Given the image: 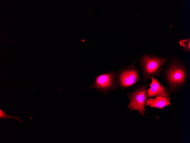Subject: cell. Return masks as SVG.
<instances>
[{
    "label": "cell",
    "instance_id": "277c9868",
    "mask_svg": "<svg viewBox=\"0 0 190 143\" xmlns=\"http://www.w3.org/2000/svg\"><path fill=\"white\" fill-rule=\"evenodd\" d=\"M115 82L113 74L111 72L102 74L97 76L94 83L87 88H95L106 94V92L113 87Z\"/></svg>",
    "mask_w": 190,
    "mask_h": 143
},
{
    "label": "cell",
    "instance_id": "8992f818",
    "mask_svg": "<svg viewBox=\"0 0 190 143\" xmlns=\"http://www.w3.org/2000/svg\"><path fill=\"white\" fill-rule=\"evenodd\" d=\"M150 78L152 82L150 85V88L147 90V97L169 96L170 92L166 87L160 84L153 76H151Z\"/></svg>",
    "mask_w": 190,
    "mask_h": 143
},
{
    "label": "cell",
    "instance_id": "7a4b0ae2",
    "mask_svg": "<svg viewBox=\"0 0 190 143\" xmlns=\"http://www.w3.org/2000/svg\"><path fill=\"white\" fill-rule=\"evenodd\" d=\"M165 58L148 55L143 56L141 60L144 76V81L152 76H158L162 70L164 64L166 62Z\"/></svg>",
    "mask_w": 190,
    "mask_h": 143
},
{
    "label": "cell",
    "instance_id": "9c48e42d",
    "mask_svg": "<svg viewBox=\"0 0 190 143\" xmlns=\"http://www.w3.org/2000/svg\"><path fill=\"white\" fill-rule=\"evenodd\" d=\"M15 118L16 119H18L19 121L22 122V121L18 118V117H15L13 116H10L6 113H5L4 111L1 109H0V119H7V118Z\"/></svg>",
    "mask_w": 190,
    "mask_h": 143
},
{
    "label": "cell",
    "instance_id": "5b68a950",
    "mask_svg": "<svg viewBox=\"0 0 190 143\" xmlns=\"http://www.w3.org/2000/svg\"><path fill=\"white\" fill-rule=\"evenodd\" d=\"M139 79V72L133 66L125 69L121 74L119 81L121 85L124 87L131 86Z\"/></svg>",
    "mask_w": 190,
    "mask_h": 143
},
{
    "label": "cell",
    "instance_id": "52a82bcc",
    "mask_svg": "<svg viewBox=\"0 0 190 143\" xmlns=\"http://www.w3.org/2000/svg\"><path fill=\"white\" fill-rule=\"evenodd\" d=\"M170 100L171 97L169 96L165 97L158 96L154 98L150 97L146 99L145 105L149 106L152 108L162 109L164 107L170 104Z\"/></svg>",
    "mask_w": 190,
    "mask_h": 143
},
{
    "label": "cell",
    "instance_id": "6da1fadb",
    "mask_svg": "<svg viewBox=\"0 0 190 143\" xmlns=\"http://www.w3.org/2000/svg\"><path fill=\"white\" fill-rule=\"evenodd\" d=\"M164 76L172 90L186 83L189 76L186 65L178 60L174 59L167 66Z\"/></svg>",
    "mask_w": 190,
    "mask_h": 143
},
{
    "label": "cell",
    "instance_id": "3957f363",
    "mask_svg": "<svg viewBox=\"0 0 190 143\" xmlns=\"http://www.w3.org/2000/svg\"><path fill=\"white\" fill-rule=\"evenodd\" d=\"M147 87L144 86L139 88L131 93V101L128 107L131 110H138L141 115L144 112V105L147 97Z\"/></svg>",
    "mask_w": 190,
    "mask_h": 143
},
{
    "label": "cell",
    "instance_id": "ba28073f",
    "mask_svg": "<svg viewBox=\"0 0 190 143\" xmlns=\"http://www.w3.org/2000/svg\"><path fill=\"white\" fill-rule=\"evenodd\" d=\"M179 43L180 45L184 49L185 51H190V39L181 40Z\"/></svg>",
    "mask_w": 190,
    "mask_h": 143
}]
</instances>
